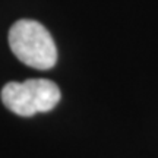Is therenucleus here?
Here are the masks:
<instances>
[{
    "label": "nucleus",
    "mask_w": 158,
    "mask_h": 158,
    "mask_svg": "<svg viewBox=\"0 0 158 158\" xmlns=\"http://www.w3.org/2000/svg\"><path fill=\"white\" fill-rule=\"evenodd\" d=\"M12 53L29 68L45 70L57 62V48L50 32L37 21L21 19L9 31Z\"/></svg>",
    "instance_id": "1"
},
{
    "label": "nucleus",
    "mask_w": 158,
    "mask_h": 158,
    "mask_svg": "<svg viewBox=\"0 0 158 158\" xmlns=\"http://www.w3.org/2000/svg\"><path fill=\"white\" fill-rule=\"evenodd\" d=\"M60 97L59 86L48 79L9 82L2 89V101L6 108L22 117L50 111L59 104Z\"/></svg>",
    "instance_id": "2"
}]
</instances>
